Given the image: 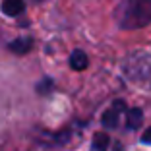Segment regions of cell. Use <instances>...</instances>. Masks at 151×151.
<instances>
[{"label": "cell", "mask_w": 151, "mask_h": 151, "mask_svg": "<svg viewBox=\"0 0 151 151\" xmlns=\"http://www.w3.org/2000/svg\"><path fill=\"white\" fill-rule=\"evenodd\" d=\"M122 112H124V103L122 101H114L112 107L103 114V126H105V128H116Z\"/></svg>", "instance_id": "cell-2"}, {"label": "cell", "mask_w": 151, "mask_h": 151, "mask_svg": "<svg viewBox=\"0 0 151 151\" xmlns=\"http://www.w3.org/2000/svg\"><path fill=\"white\" fill-rule=\"evenodd\" d=\"M70 66L74 70H85L87 66V56H85L83 50H74L70 56Z\"/></svg>", "instance_id": "cell-4"}, {"label": "cell", "mask_w": 151, "mask_h": 151, "mask_svg": "<svg viewBox=\"0 0 151 151\" xmlns=\"http://www.w3.org/2000/svg\"><path fill=\"white\" fill-rule=\"evenodd\" d=\"M23 0H4L2 2V12L6 14V16H19V14L23 12Z\"/></svg>", "instance_id": "cell-3"}, {"label": "cell", "mask_w": 151, "mask_h": 151, "mask_svg": "<svg viewBox=\"0 0 151 151\" xmlns=\"http://www.w3.org/2000/svg\"><path fill=\"white\" fill-rule=\"evenodd\" d=\"M10 49L12 50H16V52H27V50L31 49V41L29 39H22V41H16V43H12L10 45Z\"/></svg>", "instance_id": "cell-7"}, {"label": "cell", "mask_w": 151, "mask_h": 151, "mask_svg": "<svg viewBox=\"0 0 151 151\" xmlns=\"http://www.w3.org/2000/svg\"><path fill=\"white\" fill-rule=\"evenodd\" d=\"M122 29H139L151 23V0H124L116 12Z\"/></svg>", "instance_id": "cell-1"}, {"label": "cell", "mask_w": 151, "mask_h": 151, "mask_svg": "<svg viewBox=\"0 0 151 151\" xmlns=\"http://www.w3.org/2000/svg\"><path fill=\"white\" fill-rule=\"evenodd\" d=\"M142 142H143V143H151V128L142 136Z\"/></svg>", "instance_id": "cell-8"}, {"label": "cell", "mask_w": 151, "mask_h": 151, "mask_svg": "<svg viewBox=\"0 0 151 151\" xmlns=\"http://www.w3.org/2000/svg\"><path fill=\"white\" fill-rule=\"evenodd\" d=\"M37 2H41V0H37Z\"/></svg>", "instance_id": "cell-9"}, {"label": "cell", "mask_w": 151, "mask_h": 151, "mask_svg": "<svg viewBox=\"0 0 151 151\" xmlns=\"http://www.w3.org/2000/svg\"><path fill=\"white\" fill-rule=\"evenodd\" d=\"M109 149V136L105 132L95 134L93 142H91V149L89 151H107Z\"/></svg>", "instance_id": "cell-5"}, {"label": "cell", "mask_w": 151, "mask_h": 151, "mask_svg": "<svg viewBox=\"0 0 151 151\" xmlns=\"http://www.w3.org/2000/svg\"><path fill=\"white\" fill-rule=\"evenodd\" d=\"M128 128H132V130H136V128H139L142 126V111L139 109H132V111H128Z\"/></svg>", "instance_id": "cell-6"}]
</instances>
